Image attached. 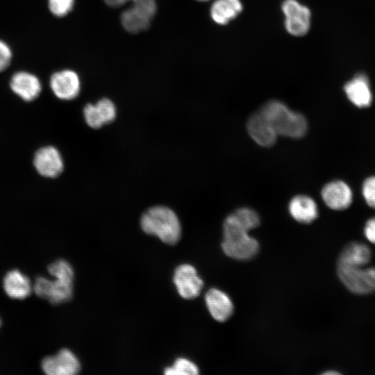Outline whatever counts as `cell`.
Instances as JSON below:
<instances>
[{
  "label": "cell",
  "mask_w": 375,
  "mask_h": 375,
  "mask_svg": "<svg viewBox=\"0 0 375 375\" xmlns=\"http://www.w3.org/2000/svg\"><path fill=\"white\" fill-rule=\"evenodd\" d=\"M249 231L233 213L229 215L223 224L222 247L224 253L238 260L253 258L258 252L259 244L249 235Z\"/></svg>",
  "instance_id": "cell-1"
},
{
  "label": "cell",
  "mask_w": 375,
  "mask_h": 375,
  "mask_svg": "<svg viewBox=\"0 0 375 375\" xmlns=\"http://www.w3.org/2000/svg\"><path fill=\"white\" fill-rule=\"evenodd\" d=\"M260 111L272 124L278 135L297 139L306 133L308 124L304 116L292 111L283 102L269 101L262 106Z\"/></svg>",
  "instance_id": "cell-2"
},
{
  "label": "cell",
  "mask_w": 375,
  "mask_h": 375,
  "mask_svg": "<svg viewBox=\"0 0 375 375\" xmlns=\"http://www.w3.org/2000/svg\"><path fill=\"white\" fill-rule=\"evenodd\" d=\"M140 225L144 233L154 235L168 244H176L181 238V228L178 217L165 206H154L147 210L141 217Z\"/></svg>",
  "instance_id": "cell-3"
},
{
  "label": "cell",
  "mask_w": 375,
  "mask_h": 375,
  "mask_svg": "<svg viewBox=\"0 0 375 375\" xmlns=\"http://www.w3.org/2000/svg\"><path fill=\"white\" fill-rule=\"evenodd\" d=\"M337 269L340 281L351 292L358 294L375 292V267L338 264Z\"/></svg>",
  "instance_id": "cell-4"
},
{
  "label": "cell",
  "mask_w": 375,
  "mask_h": 375,
  "mask_svg": "<svg viewBox=\"0 0 375 375\" xmlns=\"http://www.w3.org/2000/svg\"><path fill=\"white\" fill-rule=\"evenodd\" d=\"M285 15V27L294 36L306 35L310 27L311 12L297 0H285L281 6Z\"/></svg>",
  "instance_id": "cell-5"
},
{
  "label": "cell",
  "mask_w": 375,
  "mask_h": 375,
  "mask_svg": "<svg viewBox=\"0 0 375 375\" xmlns=\"http://www.w3.org/2000/svg\"><path fill=\"white\" fill-rule=\"evenodd\" d=\"M41 368L47 375H74L81 370L75 354L68 349H62L56 354L44 358Z\"/></svg>",
  "instance_id": "cell-6"
},
{
  "label": "cell",
  "mask_w": 375,
  "mask_h": 375,
  "mask_svg": "<svg viewBox=\"0 0 375 375\" xmlns=\"http://www.w3.org/2000/svg\"><path fill=\"white\" fill-rule=\"evenodd\" d=\"M173 281L180 296L186 299L199 296L203 287V280L196 269L189 264H182L176 268Z\"/></svg>",
  "instance_id": "cell-7"
},
{
  "label": "cell",
  "mask_w": 375,
  "mask_h": 375,
  "mask_svg": "<svg viewBox=\"0 0 375 375\" xmlns=\"http://www.w3.org/2000/svg\"><path fill=\"white\" fill-rule=\"evenodd\" d=\"M33 165L40 175L51 178L58 176L64 169L61 154L53 146H45L38 149L34 154Z\"/></svg>",
  "instance_id": "cell-8"
},
{
  "label": "cell",
  "mask_w": 375,
  "mask_h": 375,
  "mask_svg": "<svg viewBox=\"0 0 375 375\" xmlns=\"http://www.w3.org/2000/svg\"><path fill=\"white\" fill-rule=\"evenodd\" d=\"M156 10V5L132 4L121 15L124 28L137 33L147 29Z\"/></svg>",
  "instance_id": "cell-9"
},
{
  "label": "cell",
  "mask_w": 375,
  "mask_h": 375,
  "mask_svg": "<svg viewBox=\"0 0 375 375\" xmlns=\"http://www.w3.org/2000/svg\"><path fill=\"white\" fill-rule=\"evenodd\" d=\"M49 85L54 95L61 100H72L80 92V79L73 70L64 69L53 73Z\"/></svg>",
  "instance_id": "cell-10"
},
{
  "label": "cell",
  "mask_w": 375,
  "mask_h": 375,
  "mask_svg": "<svg viewBox=\"0 0 375 375\" xmlns=\"http://www.w3.org/2000/svg\"><path fill=\"white\" fill-rule=\"evenodd\" d=\"M10 88L22 100L29 102L39 97L42 91V83L35 74L26 71H19L12 76Z\"/></svg>",
  "instance_id": "cell-11"
},
{
  "label": "cell",
  "mask_w": 375,
  "mask_h": 375,
  "mask_svg": "<svg viewBox=\"0 0 375 375\" xmlns=\"http://www.w3.org/2000/svg\"><path fill=\"white\" fill-rule=\"evenodd\" d=\"M247 127L251 138L261 147H272L276 141V131L260 110L249 117Z\"/></svg>",
  "instance_id": "cell-12"
},
{
  "label": "cell",
  "mask_w": 375,
  "mask_h": 375,
  "mask_svg": "<svg viewBox=\"0 0 375 375\" xmlns=\"http://www.w3.org/2000/svg\"><path fill=\"white\" fill-rule=\"evenodd\" d=\"M326 205L333 210L347 208L351 203L353 193L350 187L342 181H333L326 184L322 190Z\"/></svg>",
  "instance_id": "cell-13"
},
{
  "label": "cell",
  "mask_w": 375,
  "mask_h": 375,
  "mask_svg": "<svg viewBox=\"0 0 375 375\" xmlns=\"http://www.w3.org/2000/svg\"><path fill=\"white\" fill-rule=\"evenodd\" d=\"M83 115L89 126L99 128L115 119L116 108L110 99L103 98L94 105L87 104L83 109Z\"/></svg>",
  "instance_id": "cell-14"
},
{
  "label": "cell",
  "mask_w": 375,
  "mask_h": 375,
  "mask_svg": "<svg viewBox=\"0 0 375 375\" xmlns=\"http://www.w3.org/2000/svg\"><path fill=\"white\" fill-rule=\"evenodd\" d=\"M349 100L358 108H366L372 102V93L367 75L357 74L344 86Z\"/></svg>",
  "instance_id": "cell-15"
},
{
  "label": "cell",
  "mask_w": 375,
  "mask_h": 375,
  "mask_svg": "<svg viewBox=\"0 0 375 375\" xmlns=\"http://www.w3.org/2000/svg\"><path fill=\"white\" fill-rule=\"evenodd\" d=\"M205 300L211 316L215 320L224 322L232 315L233 304L224 292L217 288L210 289L206 294Z\"/></svg>",
  "instance_id": "cell-16"
},
{
  "label": "cell",
  "mask_w": 375,
  "mask_h": 375,
  "mask_svg": "<svg viewBox=\"0 0 375 375\" xmlns=\"http://www.w3.org/2000/svg\"><path fill=\"white\" fill-rule=\"evenodd\" d=\"M3 288L10 298L20 300L28 297L33 290L28 277L16 269L10 270L5 274Z\"/></svg>",
  "instance_id": "cell-17"
},
{
  "label": "cell",
  "mask_w": 375,
  "mask_h": 375,
  "mask_svg": "<svg viewBox=\"0 0 375 375\" xmlns=\"http://www.w3.org/2000/svg\"><path fill=\"white\" fill-rule=\"evenodd\" d=\"M288 209L293 219L302 224H310L318 216L315 201L306 195L294 197L290 201Z\"/></svg>",
  "instance_id": "cell-18"
},
{
  "label": "cell",
  "mask_w": 375,
  "mask_h": 375,
  "mask_svg": "<svg viewBox=\"0 0 375 375\" xmlns=\"http://www.w3.org/2000/svg\"><path fill=\"white\" fill-rule=\"evenodd\" d=\"M242 10L240 0H215L210 8L212 20L224 25L235 19Z\"/></svg>",
  "instance_id": "cell-19"
},
{
  "label": "cell",
  "mask_w": 375,
  "mask_h": 375,
  "mask_svg": "<svg viewBox=\"0 0 375 375\" xmlns=\"http://www.w3.org/2000/svg\"><path fill=\"white\" fill-rule=\"evenodd\" d=\"M371 256V251L367 245L352 242L344 248L338 264L365 265L369 262Z\"/></svg>",
  "instance_id": "cell-20"
},
{
  "label": "cell",
  "mask_w": 375,
  "mask_h": 375,
  "mask_svg": "<svg viewBox=\"0 0 375 375\" xmlns=\"http://www.w3.org/2000/svg\"><path fill=\"white\" fill-rule=\"evenodd\" d=\"M73 294V282L51 280L47 300L57 305L69 301Z\"/></svg>",
  "instance_id": "cell-21"
},
{
  "label": "cell",
  "mask_w": 375,
  "mask_h": 375,
  "mask_svg": "<svg viewBox=\"0 0 375 375\" xmlns=\"http://www.w3.org/2000/svg\"><path fill=\"white\" fill-rule=\"evenodd\" d=\"M48 272L56 279L73 282L74 270L72 265L65 260L59 259L48 265Z\"/></svg>",
  "instance_id": "cell-22"
},
{
  "label": "cell",
  "mask_w": 375,
  "mask_h": 375,
  "mask_svg": "<svg viewBox=\"0 0 375 375\" xmlns=\"http://www.w3.org/2000/svg\"><path fill=\"white\" fill-rule=\"evenodd\" d=\"M167 375H197L199 373L197 366L187 358H178L174 365L165 369Z\"/></svg>",
  "instance_id": "cell-23"
},
{
  "label": "cell",
  "mask_w": 375,
  "mask_h": 375,
  "mask_svg": "<svg viewBox=\"0 0 375 375\" xmlns=\"http://www.w3.org/2000/svg\"><path fill=\"white\" fill-rule=\"evenodd\" d=\"M234 216L250 231L260 225V217L258 213L249 208H240L235 210Z\"/></svg>",
  "instance_id": "cell-24"
},
{
  "label": "cell",
  "mask_w": 375,
  "mask_h": 375,
  "mask_svg": "<svg viewBox=\"0 0 375 375\" xmlns=\"http://www.w3.org/2000/svg\"><path fill=\"white\" fill-rule=\"evenodd\" d=\"M50 12L58 17L67 15L73 8L74 0H47Z\"/></svg>",
  "instance_id": "cell-25"
},
{
  "label": "cell",
  "mask_w": 375,
  "mask_h": 375,
  "mask_svg": "<svg viewBox=\"0 0 375 375\" xmlns=\"http://www.w3.org/2000/svg\"><path fill=\"white\" fill-rule=\"evenodd\" d=\"M362 194L367 204L375 209V176L365 180L362 186Z\"/></svg>",
  "instance_id": "cell-26"
},
{
  "label": "cell",
  "mask_w": 375,
  "mask_h": 375,
  "mask_svg": "<svg viewBox=\"0 0 375 375\" xmlns=\"http://www.w3.org/2000/svg\"><path fill=\"white\" fill-rule=\"evenodd\" d=\"M12 52L10 47L0 39V72L5 70L10 64Z\"/></svg>",
  "instance_id": "cell-27"
},
{
  "label": "cell",
  "mask_w": 375,
  "mask_h": 375,
  "mask_svg": "<svg viewBox=\"0 0 375 375\" xmlns=\"http://www.w3.org/2000/svg\"><path fill=\"white\" fill-rule=\"evenodd\" d=\"M364 234L370 242L375 244V217L366 222L364 227Z\"/></svg>",
  "instance_id": "cell-28"
},
{
  "label": "cell",
  "mask_w": 375,
  "mask_h": 375,
  "mask_svg": "<svg viewBox=\"0 0 375 375\" xmlns=\"http://www.w3.org/2000/svg\"><path fill=\"white\" fill-rule=\"evenodd\" d=\"M106 3L112 8H117L120 7L125 3H128V1H131L132 4L138 3H142V2H147L150 1L152 0H104Z\"/></svg>",
  "instance_id": "cell-29"
},
{
  "label": "cell",
  "mask_w": 375,
  "mask_h": 375,
  "mask_svg": "<svg viewBox=\"0 0 375 375\" xmlns=\"http://www.w3.org/2000/svg\"><path fill=\"white\" fill-rule=\"evenodd\" d=\"M197 1H208V0H197Z\"/></svg>",
  "instance_id": "cell-30"
},
{
  "label": "cell",
  "mask_w": 375,
  "mask_h": 375,
  "mask_svg": "<svg viewBox=\"0 0 375 375\" xmlns=\"http://www.w3.org/2000/svg\"><path fill=\"white\" fill-rule=\"evenodd\" d=\"M1 319H0V326H1Z\"/></svg>",
  "instance_id": "cell-31"
}]
</instances>
